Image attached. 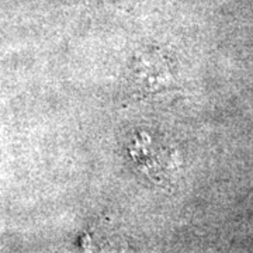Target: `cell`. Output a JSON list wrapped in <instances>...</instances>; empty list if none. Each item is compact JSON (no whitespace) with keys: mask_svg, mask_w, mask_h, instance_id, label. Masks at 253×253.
<instances>
[{"mask_svg":"<svg viewBox=\"0 0 253 253\" xmlns=\"http://www.w3.org/2000/svg\"><path fill=\"white\" fill-rule=\"evenodd\" d=\"M132 83L145 94L156 93L172 83L169 65L159 55L146 54L136 58L131 72Z\"/></svg>","mask_w":253,"mask_h":253,"instance_id":"6da1fadb","label":"cell"}]
</instances>
